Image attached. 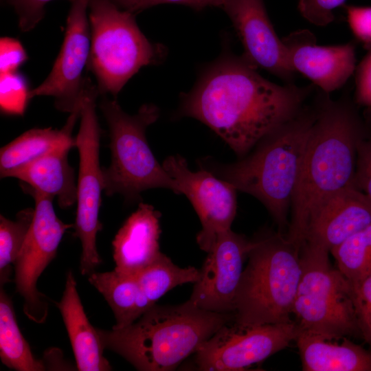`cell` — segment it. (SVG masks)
Returning <instances> with one entry per match:
<instances>
[{"label": "cell", "instance_id": "1", "mask_svg": "<svg viewBox=\"0 0 371 371\" xmlns=\"http://www.w3.org/2000/svg\"><path fill=\"white\" fill-rule=\"evenodd\" d=\"M256 69L243 55L223 56L183 95L178 113L209 126L241 158L294 117L315 87L278 85Z\"/></svg>", "mask_w": 371, "mask_h": 371}, {"label": "cell", "instance_id": "2", "mask_svg": "<svg viewBox=\"0 0 371 371\" xmlns=\"http://www.w3.org/2000/svg\"><path fill=\"white\" fill-rule=\"evenodd\" d=\"M315 104L316 118L303 155L286 234L299 248L316 205L326 196L355 186L358 146L368 133V124L347 100L333 101L319 89Z\"/></svg>", "mask_w": 371, "mask_h": 371}, {"label": "cell", "instance_id": "3", "mask_svg": "<svg viewBox=\"0 0 371 371\" xmlns=\"http://www.w3.org/2000/svg\"><path fill=\"white\" fill-rule=\"evenodd\" d=\"M233 319L232 313L205 311L188 300L177 305L155 304L122 328L96 329L103 348L137 370L170 371Z\"/></svg>", "mask_w": 371, "mask_h": 371}, {"label": "cell", "instance_id": "4", "mask_svg": "<svg viewBox=\"0 0 371 371\" xmlns=\"http://www.w3.org/2000/svg\"><path fill=\"white\" fill-rule=\"evenodd\" d=\"M316 104L304 108L257 144L253 153L239 161L220 164L205 159L208 170L239 190L258 199L278 226L289 227L288 215L308 137L315 120Z\"/></svg>", "mask_w": 371, "mask_h": 371}, {"label": "cell", "instance_id": "5", "mask_svg": "<svg viewBox=\"0 0 371 371\" xmlns=\"http://www.w3.org/2000/svg\"><path fill=\"white\" fill-rule=\"evenodd\" d=\"M247 258L234 298L233 322L257 326L292 321L300 249L286 234L267 233L253 240Z\"/></svg>", "mask_w": 371, "mask_h": 371}, {"label": "cell", "instance_id": "6", "mask_svg": "<svg viewBox=\"0 0 371 371\" xmlns=\"http://www.w3.org/2000/svg\"><path fill=\"white\" fill-rule=\"evenodd\" d=\"M109 129L111 161L102 168L106 195L120 194L129 202L145 190L162 188L180 194L177 182L156 159L146 131L159 116L153 104H143L137 113H126L115 100L104 96L100 104Z\"/></svg>", "mask_w": 371, "mask_h": 371}, {"label": "cell", "instance_id": "7", "mask_svg": "<svg viewBox=\"0 0 371 371\" xmlns=\"http://www.w3.org/2000/svg\"><path fill=\"white\" fill-rule=\"evenodd\" d=\"M91 50L87 69L99 93L116 96L142 67L160 63L164 47L151 43L139 28L134 13L109 0H90Z\"/></svg>", "mask_w": 371, "mask_h": 371}, {"label": "cell", "instance_id": "8", "mask_svg": "<svg viewBox=\"0 0 371 371\" xmlns=\"http://www.w3.org/2000/svg\"><path fill=\"white\" fill-rule=\"evenodd\" d=\"M329 254L313 243L302 244L301 276L292 315L301 331L328 338L361 335L351 284L331 265Z\"/></svg>", "mask_w": 371, "mask_h": 371}, {"label": "cell", "instance_id": "9", "mask_svg": "<svg viewBox=\"0 0 371 371\" xmlns=\"http://www.w3.org/2000/svg\"><path fill=\"white\" fill-rule=\"evenodd\" d=\"M98 93V87L92 83L87 89L80 105V128L75 137L79 153V172L74 227V235L82 245L80 271L83 276L94 272L102 262L96 245L97 234L102 229L99 210L104 190L99 159L100 128L95 111Z\"/></svg>", "mask_w": 371, "mask_h": 371}, {"label": "cell", "instance_id": "10", "mask_svg": "<svg viewBox=\"0 0 371 371\" xmlns=\"http://www.w3.org/2000/svg\"><path fill=\"white\" fill-rule=\"evenodd\" d=\"M301 330L295 321L242 326L229 322L197 348V370L241 371L286 348Z\"/></svg>", "mask_w": 371, "mask_h": 371}, {"label": "cell", "instance_id": "11", "mask_svg": "<svg viewBox=\"0 0 371 371\" xmlns=\"http://www.w3.org/2000/svg\"><path fill=\"white\" fill-rule=\"evenodd\" d=\"M24 190L34 199V216L14 263V282L16 291L23 298L25 315L34 322L43 324L47 317L48 304L45 296L37 289V281L56 257L64 234L74 225L63 223L56 216L53 198L27 188Z\"/></svg>", "mask_w": 371, "mask_h": 371}, {"label": "cell", "instance_id": "12", "mask_svg": "<svg viewBox=\"0 0 371 371\" xmlns=\"http://www.w3.org/2000/svg\"><path fill=\"white\" fill-rule=\"evenodd\" d=\"M90 0H74L67 18L63 45L51 71L30 91V98L51 96L56 108L71 113L80 109L83 95L91 83L83 76L91 50V30L87 14Z\"/></svg>", "mask_w": 371, "mask_h": 371}, {"label": "cell", "instance_id": "13", "mask_svg": "<svg viewBox=\"0 0 371 371\" xmlns=\"http://www.w3.org/2000/svg\"><path fill=\"white\" fill-rule=\"evenodd\" d=\"M162 166L177 182L180 194L192 204L201 223L196 243L209 252L217 236L231 229L236 212V189L208 170H190L179 155L168 157Z\"/></svg>", "mask_w": 371, "mask_h": 371}, {"label": "cell", "instance_id": "14", "mask_svg": "<svg viewBox=\"0 0 371 371\" xmlns=\"http://www.w3.org/2000/svg\"><path fill=\"white\" fill-rule=\"evenodd\" d=\"M253 240L231 229L220 233L199 270L190 300L199 308L232 313L243 264Z\"/></svg>", "mask_w": 371, "mask_h": 371}, {"label": "cell", "instance_id": "15", "mask_svg": "<svg viewBox=\"0 0 371 371\" xmlns=\"http://www.w3.org/2000/svg\"><path fill=\"white\" fill-rule=\"evenodd\" d=\"M222 8L229 16L244 49L243 56L262 68L293 83L296 73L269 18L263 0H225Z\"/></svg>", "mask_w": 371, "mask_h": 371}, {"label": "cell", "instance_id": "16", "mask_svg": "<svg viewBox=\"0 0 371 371\" xmlns=\"http://www.w3.org/2000/svg\"><path fill=\"white\" fill-rule=\"evenodd\" d=\"M290 66L309 79L319 90L330 93L341 88L355 73L356 42L319 45L308 30L282 38Z\"/></svg>", "mask_w": 371, "mask_h": 371}, {"label": "cell", "instance_id": "17", "mask_svg": "<svg viewBox=\"0 0 371 371\" xmlns=\"http://www.w3.org/2000/svg\"><path fill=\"white\" fill-rule=\"evenodd\" d=\"M371 224V201L355 186L322 200L311 212L305 241L330 251Z\"/></svg>", "mask_w": 371, "mask_h": 371}, {"label": "cell", "instance_id": "18", "mask_svg": "<svg viewBox=\"0 0 371 371\" xmlns=\"http://www.w3.org/2000/svg\"><path fill=\"white\" fill-rule=\"evenodd\" d=\"M160 217L153 205L139 203L112 241L115 271L136 276L159 257Z\"/></svg>", "mask_w": 371, "mask_h": 371}, {"label": "cell", "instance_id": "19", "mask_svg": "<svg viewBox=\"0 0 371 371\" xmlns=\"http://www.w3.org/2000/svg\"><path fill=\"white\" fill-rule=\"evenodd\" d=\"M71 271H68L63 296L55 302L63 317L71 344L76 366L80 371L112 370L103 355L97 329L89 322L84 311Z\"/></svg>", "mask_w": 371, "mask_h": 371}, {"label": "cell", "instance_id": "20", "mask_svg": "<svg viewBox=\"0 0 371 371\" xmlns=\"http://www.w3.org/2000/svg\"><path fill=\"white\" fill-rule=\"evenodd\" d=\"M75 144L61 146L13 172L27 188L56 198L60 207L67 208L77 202L75 171L68 161L70 149Z\"/></svg>", "mask_w": 371, "mask_h": 371}, {"label": "cell", "instance_id": "21", "mask_svg": "<svg viewBox=\"0 0 371 371\" xmlns=\"http://www.w3.org/2000/svg\"><path fill=\"white\" fill-rule=\"evenodd\" d=\"M295 341L304 371H371V351L347 337L300 331Z\"/></svg>", "mask_w": 371, "mask_h": 371}, {"label": "cell", "instance_id": "22", "mask_svg": "<svg viewBox=\"0 0 371 371\" xmlns=\"http://www.w3.org/2000/svg\"><path fill=\"white\" fill-rule=\"evenodd\" d=\"M80 109L70 113L61 129L32 128L3 146L0 150L1 178L10 177L15 171L61 146L75 144L72 131L80 118Z\"/></svg>", "mask_w": 371, "mask_h": 371}, {"label": "cell", "instance_id": "23", "mask_svg": "<svg viewBox=\"0 0 371 371\" xmlns=\"http://www.w3.org/2000/svg\"><path fill=\"white\" fill-rule=\"evenodd\" d=\"M88 281L111 307L116 321L112 328L131 324L151 307L142 294L136 276L115 269L102 273L94 271L89 275Z\"/></svg>", "mask_w": 371, "mask_h": 371}, {"label": "cell", "instance_id": "24", "mask_svg": "<svg viewBox=\"0 0 371 371\" xmlns=\"http://www.w3.org/2000/svg\"><path fill=\"white\" fill-rule=\"evenodd\" d=\"M0 359L3 365L17 371H43V360L33 355L30 346L16 322L12 302L1 286Z\"/></svg>", "mask_w": 371, "mask_h": 371}, {"label": "cell", "instance_id": "25", "mask_svg": "<svg viewBox=\"0 0 371 371\" xmlns=\"http://www.w3.org/2000/svg\"><path fill=\"white\" fill-rule=\"evenodd\" d=\"M142 294L153 306L165 293L186 283H195L199 278V269L189 266L179 267L163 253L137 275Z\"/></svg>", "mask_w": 371, "mask_h": 371}, {"label": "cell", "instance_id": "26", "mask_svg": "<svg viewBox=\"0 0 371 371\" xmlns=\"http://www.w3.org/2000/svg\"><path fill=\"white\" fill-rule=\"evenodd\" d=\"M337 269L350 283L371 273V224L330 251Z\"/></svg>", "mask_w": 371, "mask_h": 371}, {"label": "cell", "instance_id": "27", "mask_svg": "<svg viewBox=\"0 0 371 371\" xmlns=\"http://www.w3.org/2000/svg\"><path fill=\"white\" fill-rule=\"evenodd\" d=\"M34 216V208L19 212L12 221L0 215V284L10 282L11 265L14 263L25 243Z\"/></svg>", "mask_w": 371, "mask_h": 371}, {"label": "cell", "instance_id": "28", "mask_svg": "<svg viewBox=\"0 0 371 371\" xmlns=\"http://www.w3.org/2000/svg\"><path fill=\"white\" fill-rule=\"evenodd\" d=\"M27 81L18 71L0 74V109L10 115H23L31 100Z\"/></svg>", "mask_w": 371, "mask_h": 371}, {"label": "cell", "instance_id": "29", "mask_svg": "<svg viewBox=\"0 0 371 371\" xmlns=\"http://www.w3.org/2000/svg\"><path fill=\"white\" fill-rule=\"evenodd\" d=\"M350 284L361 335L371 351V273Z\"/></svg>", "mask_w": 371, "mask_h": 371}, {"label": "cell", "instance_id": "30", "mask_svg": "<svg viewBox=\"0 0 371 371\" xmlns=\"http://www.w3.org/2000/svg\"><path fill=\"white\" fill-rule=\"evenodd\" d=\"M346 0H298L297 8L301 15L310 23L325 26L335 16L333 10L342 5Z\"/></svg>", "mask_w": 371, "mask_h": 371}, {"label": "cell", "instance_id": "31", "mask_svg": "<svg viewBox=\"0 0 371 371\" xmlns=\"http://www.w3.org/2000/svg\"><path fill=\"white\" fill-rule=\"evenodd\" d=\"M53 0H7L18 16L19 27L22 32L34 29L45 15V5ZM72 2L74 0H69Z\"/></svg>", "mask_w": 371, "mask_h": 371}, {"label": "cell", "instance_id": "32", "mask_svg": "<svg viewBox=\"0 0 371 371\" xmlns=\"http://www.w3.org/2000/svg\"><path fill=\"white\" fill-rule=\"evenodd\" d=\"M348 22L356 41L371 47V6L344 5Z\"/></svg>", "mask_w": 371, "mask_h": 371}, {"label": "cell", "instance_id": "33", "mask_svg": "<svg viewBox=\"0 0 371 371\" xmlns=\"http://www.w3.org/2000/svg\"><path fill=\"white\" fill-rule=\"evenodd\" d=\"M356 66L355 70V101L368 110H371V47Z\"/></svg>", "mask_w": 371, "mask_h": 371}, {"label": "cell", "instance_id": "34", "mask_svg": "<svg viewBox=\"0 0 371 371\" xmlns=\"http://www.w3.org/2000/svg\"><path fill=\"white\" fill-rule=\"evenodd\" d=\"M26 51L21 42L14 38L0 39V74L17 71L27 60Z\"/></svg>", "mask_w": 371, "mask_h": 371}, {"label": "cell", "instance_id": "35", "mask_svg": "<svg viewBox=\"0 0 371 371\" xmlns=\"http://www.w3.org/2000/svg\"><path fill=\"white\" fill-rule=\"evenodd\" d=\"M363 139L357 150L355 186L371 201V153L365 146Z\"/></svg>", "mask_w": 371, "mask_h": 371}, {"label": "cell", "instance_id": "36", "mask_svg": "<svg viewBox=\"0 0 371 371\" xmlns=\"http://www.w3.org/2000/svg\"><path fill=\"white\" fill-rule=\"evenodd\" d=\"M224 1L225 0H141L136 7L134 13L161 3L182 4L190 6L196 10H201L207 6L222 8Z\"/></svg>", "mask_w": 371, "mask_h": 371}, {"label": "cell", "instance_id": "37", "mask_svg": "<svg viewBox=\"0 0 371 371\" xmlns=\"http://www.w3.org/2000/svg\"><path fill=\"white\" fill-rule=\"evenodd\" d=\"M122 10H128L133 13L141 0H109ZM135 14V13H134Z\"/></svg>", "mask_w": 371, "mask_h": 371}, {"label": "cell", "instance_id": "38", "mask_svg": "<svg viewBox=\"0 0 371 371\" xmlns=\"http://www.w3.org/2000/svg\"><path fill=\"white\" fill-rule=\"evenodd\" d=\"M370 125V126L371 127V122ZM363 143L365 146L367 147V148L368 149V150L370 151V153H371V131H370L369 126H368V133L367 136L363 139Z\"/></svg>", "mask_w": 371, "mask_h": 371}]
</instances>
